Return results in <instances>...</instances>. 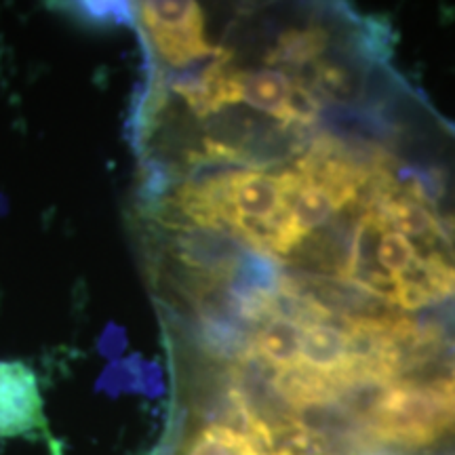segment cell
<instances>
[{
	"label": "cell",
	"instance_id": "1",
	"mask_svg": "<svg viewBox=\"0 0 455 455\" xmlns=\"http://www.w3.org/2000/svg\"><path fill=\"white\" fill-rule=\"evenodd\" d=\"M455 428V384L396 379L375 401L365 418L373 445L419 449Z\"/></svg>",
	"mask_w": 455,
	"mask_h": 455
},
{
	"label": "cell",
	"instance_id": "2",
	"mask_svg": "<svg viewBox=\"0 0 455 455\" xmlns=\"http://www.w3.org/2000/svg\"><path fill=\"white\" fill-rule=\"evenodd\" d=\"M135 13L155 55L171 68H188L218 53L204 38V17L198 3L155 0L135 4Z\"/></svg>",
	"mask_w": 455,
	"mask_h": 455
},
{
	"label": "cell",
	"instance_id": "3",
	"mask_svg": "<svg viewBox=\"0 0 455 455\" xmlns=\"http://www.w3.org/2000/svg\"><path fill=\"white\" fill-rule=\"evenodd\" d=\"M47 430L36 375L24 363L0 361V439Z\"/></svg>",
	"mask_w": 455,
	"mask_h": 455
},
{
	"label": "cell",
	"instance_id": "4",
	"mask_svg": "<svg viewBox=\"0 0 455 455\" xmlns=\"http://www.w3.org/2000/svg\"><path fill=\"white\" fill-rule=\"evenodd\" d=\"M247 244L228 230L188 226L175 241L178 258L195 268L201 278L226 281L241 259Z\"/></svg>",
	"mask_w": 455,
	"mask_h": 455
},
{
	"label": "cell",
	"instance_id": "5",
	"mask_svg": "<svg viewBox=\"0 0 455 455\" xmlns=\"http://www.w3.org/2000/svg\"><path fill=\"white\" fill-rule=\"evenodd\" d=\"M346 318L335 316L327 323L301 327V363L315 371L338 378L348 367V339L344 333Z\"/></svg>",
	"mask_w": 455,
	"mask_h": 455
},
{
	"label": "cell",
	"instance_id": "6",
	"mask_svg": "<svg viewBox=\"0 0 455 455\" xmlns=\"http://www.w3.org/2000/svg\"><path fill=\"white\" fill-rule=\"evenodd\" d=\"M291 78L278 68H266L255 72H238V101H244L255 110L283 121L284 101L291 91Z\"/></svg>",
	"mask_w": 455,
	"mask_h": 455
},
{
	"label": "cell",
	"instance_id": "7",
	"mask_svg": "<svg viewBox=\"0 0 455 455\" xmlns=\"http://www.w3.org/2000/svg\"><path fill=\"white\" fill-rule=\"evenodd\" d=\"M253 355L275 369L301 363V327L283 318H270L253 335Z\"/></svg>",
	"mask_w": 455,
	"mask_h": 455
},
{
	"label": "cell",
	"instance_id": "8",
	"mask_svg": "<svg viewBox=\"0 0 455 455\" xmlns=\"http://www.w3.org/2000/svg\"><path fill=\"white\" fill-rule=\"evenodd\" d=\"M329 34L323 28H293L281 34L275 47L266 55L268 66H283L299 70L321 57L327 47Z\"/></svg>",
	"mask_w": 455,
	"mask_h": 455
},
{
	"label": "cell",
	"instance_id": "9",
	"mask_svg": "<svg viewBox=\"0 0 455 455\" xmlns=\"http://www.w3.org/2000/svg\"><path fill=\"white\" fill-rule=\"evenodd\" d=\"M375 253H378V264L392 278L403 275L419 258L418 247L407 236L392 230H382V235L378 238V251Z\"/></svg>",
	"mask_w": 455,
	"mask_h": 455
},
{
	"label": "cell",
	"instance_id": "10",
	"mask_svg": "<svg viewBox=\"0 0 455 455\" xmlns=\"http://www.w3.org/2000/svg\"><path fill=\"white\" fill-rule=\"evenodd\" d=\"M451 382H453V384H455V373H453V378H451Z\"/></svg>",
	"mask_w": 455,
	"mask_h": 455
}]
</instances>
